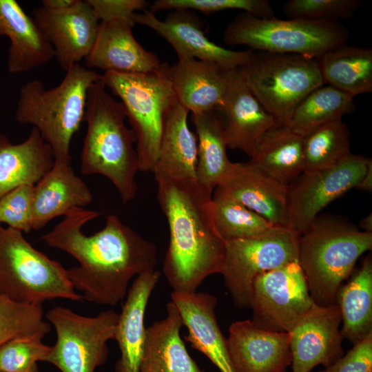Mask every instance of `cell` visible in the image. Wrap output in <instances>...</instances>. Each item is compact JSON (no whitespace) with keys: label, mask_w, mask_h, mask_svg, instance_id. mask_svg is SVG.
<instances>
[{"label":"cell","mask_w":372,"mask_h":372,"mask_svg":"<svg viewBox=\"0 0 372 372\" xmlns=\"http://www.w3.org/2000/svg\"><path fill=\"white\" fill-rule=\"evenodd\" d=\"M177 101L192 114L216 111L227 90L225 72L217 64L194 58L178 59L171 66Z\"/></svg>","instance_id":"obj_25"},{"label":"cell","mask_w":372,"mask_h":372,"mask_svg":"<svg viewBox=\"0 0 372 372\" xmlns=\"http://www.w3.org/2000/svg\"><path fill=\"white\" fill-rule=\"evenodd\" d=\"M212 211L217 231L225 240L263 234L276 225L238 201L214 189Z\"/></svg>","instance_id":"obj_35"},{"label":"cell","mask_w":372,"mask_h":372,"mask_svg":"<svg viewBox=\"0 0 372 372\" xmlns=\"http://www.w3.org/2000/svg\"><path fill=\"white\" fill-rule=\"evenodd\" d=\"M299 239L289 227L276 226L260 236L225 241L221 274L238 307H250L256 276L298 261Z\"/></svg>","instance_id":"obj_11"},{"label":"cell","mask_w":372,"mask_h":372,"mask_svg":"<svg viewBox=\"0 0 372 372\" xmlns=\"http://www.w3.org/2000/svg\"><path fill=\"white\" fill-rule=\"evenodd\" d=\"M160 276L159 271L150 269L136 276L130 286L114 337L121 352L116 372H138L146 338V307Z\"/></svg>","instance_id":"obj_23"},{"label":"cell","mask_w":372,"mask_h":372,"mask_svg":"<svg viewBox=\"0 0 372 372\" xmlns=\"http://www.w3.org/2000/svg\"><path fill=\"white\" fill-rule=\"evenodd\" d=\"M371 248L372 233L341 218L318 215L300 235L298 251V262L313 302L335 304L343 282L360 256Z\"/></svg>","instance_id":"obj_4"},{"label":"cell","mask_w":372,"mask_h":372,"mask_svg":"<svg viewBox=\"0 0 372 372\" xmlns=\"http://www.w3.org/2000/svg\"><path fill=\"white\" fill-rule=\"evenodd\" d=\"M171 301L177 307L188 331L184 337L195 349L205 355L220 372H236L229 355L227 340L216 317V297L207 292L173 291Z\"/></svg>","instance_id":"obj_21"},{"label":"cell","mask_w":372,"mask_h":372,"mask_svg":"<svg viewBox=\"0 0 372 372\" xmlns=\"http://www.w3.org/2000/svg\"><path fill=\"white\" fill-rule=\"evenodd\" d=\"M324 83L355 97L372 92V50L347 45L338 46L318 59Z\"/></svg>","instance_id":"obj_31"},{"label":"cell","mask_w":372,"mask_h":372,"mask_svg":"<svg viewBox=\"0 0 372 372\" xmlns=\"http://www.w3.org/2000/svg\"><path fill=\"white\" fill-rule=\"evenodd\" d=\"M352 96L325 84L308 94L295 107L288 125L304 137L320 126L353 111Z\"/></svg>","instance_id":"obj_33"},{"label":"cell","mask_w":372,"mask_h":372,"mask_svg":"<svg viewBox=\"0 0 372 372\" xmlns=\"http://www.w3.org/2000/svg\"><path fill=\"white\" fill-rule=\"evenodd\" d=\"M107 89L101 77L88 90L83 118L87 132L80 156L81 172L83 175L105 176L126 204L135 198L138 191L136 138L132 128L125 125L123 104Z\"/></svg>","instance_id":"obj_3"},{"label":"cell","mask_w":372,"mask_h":372,"mask_svg":"<svg viewBox=\"0 0 372 372\" xmlns=\"http://www.w3.org/2000/svg\"><path fill=\"white\" fill-rule=\"evenodd\" d=\"M167 316L146 329L138 372H205L188 353L180 338L183 325L176 305L167 304Z\"/></svg>","instance_id":"obj_26"},{"label":"cell","mask_w":372,"mask_h":372,"mask_svg":"<svg viewBox=\"0 0 372 372\" xmlns=\"http://www.w3.org/2000/svg\"><path fill=\"white\" fill-rule=\"evenodd\" d=\"M65 72L53 88L46 89L37 79L23 84L14 116L17 122L39 132L54 160L71 161L70 143L83 121L88 90L101 75L79 63Z\"/></svg>","instance_id":"obj_5"},{"label":"cell","mask_w":372,"mask_h":372,"mask_svg":"<svg viewBox=\"0 0 372 372\" xmlns=\"http://www.w3.org/2000/svg\"><path fill=\"white\" fill-rule=\"evenodd\" d=\"M50 330L44 320L43 304H21L0 294V346L16 338L45 336Z\"/></svg>","instance_id":"obj_36"},{"label":"cell","mask_w":372,"mask_h":372,"mask_svg":"<svg viewBox=\"0 0 372 372\" xmlns=\"http://www.w3.org/2000/svg\"><path fill=\"white\" fill-rule=\"evenodd\" d=\"M249 157L253 167L287 186L304 171L303 138L276 121L256 141Z\"/></svg>","instance_id":"obj_29"},{"label":"cell","mask_w":372,"mask_h":372,"mask_svg":"<svg viewBox=\"0 0 372 372\" xmlns=\"http://www.w3.org/2000/svg\"><path fill=\"white\" fill-rule=\"evenodd\" d=\"M41 334L8 340L0 346L1 372H39L38 362H45L50 347Z\"/></svg>","instance_id":"obj_37"},{"label":"cell","mask_w":372,"mask_h":372,"mask_svg":"<svg viewBox=\"0 0 372 372\" xmlns=\"http://www.w3.org/2000/svg\"><path fill=\"white\" fill-rule=\"evenodd\" d=\"M157 198L169 241L164 275L174 292L193 293L204 280L221 273L225 241L216 230L212 194L196 179L156 178Z\"/></svg>","instance_id":"obj_2"},{"label":"cell","mask_w":372,"mask_h":372,"mask_svg":"<svg viewBox=\"0 0 372 372\" xmlns=\"http://www.w3.org/2000/svg\"><path fill=\"white\" fill-rule=\"evenodd\" d=\"M359 227L362 231L372 233V214L364 217L359 223Z\"/></svg>","instance_id":"obj_45"},{"label":"cell","mask_w":372,"mask_h":372,"mask_svg":"<svg viewBox=\"0 0 372 372\" xmlns=\"http://www.w3.org/2000/svg\"><path fill=\"white\" fill-rule=\"evenodd\" d=\"M227 90L218 110L228 148L239 149L249 156L258 138L275 123L245 83L239 68L225 72Z\"/></svg>","instance_id":"obj_18"},{"label":"cell","mask_w":372,"mask_h":372,"mask_svg":"<svg viewBox=\"0 0 372 372\" xmlns=\"http://www.w3.org/2000/svg\"><path fill=\"white\" fill-rule=\"evenodd\" d=\"M101 21L123 19L133 21L135 11L148 5L145 0H86ZM134 22V21H133Z\"/></svg>","instance_id":"obj_42"},{"label":"cell","mask_w":372,"mask_h":372,"mask_svg":"<svg viewBox=\"0 0 372 372\" xmlns=\"http://www.w3.org/2000/svg\"><path fill=\"white\" fill-rule=\"evenodd\" d=\"M189 112L177 100L167 112L152 171L155 179H196L198 141L188 127Z\"/></svg>","instance_id":"obj_27"},{"label":"cell","mask_w":372,"mask_h":372,"mask_svg":"<svg viewBox=\"0 0 372 372\" xmlns=\"http://www.w3.org/2000/svg\"><path fill=\"white\" fill-rule=\"evenodd\" d=\"M239 70L265 110L287 125L297 105L325 84L318 59L299 54L258 51Z\"/></svg>","instance_id":"obj_9"},{"label":"cell","mask_w":372,"mask_h":372,"mask_svg":"<svg viewBox=\"0 0 372 372\" xmlns=\"http://www.w3.org/2000/svg\"><path fill=\"white\" fill-rule=\"evenodd\" d=\"M341 322L336 303L313 304L288 333L293 372H310L319 364L327 368L342 356Z\"/></svg>","instance_id":"obj_15"},{"label":"cell","mask_w":372,"mask_h":372,"mask_svg":"<svg viewBox=\"0 0 372 372\" xmlns=\"http://www.w3.org/2000/svg\"><path fill=\"white\" fill-rule=\"evenodd\" d=\"M0 294L21 304L61 298L81 302L67 269L35 249L20 231L0 225Z\"/></svg>","instance_id":"obj_7"},{"label":"cell","mask_w":372,"mask_h":372,"mask_svg":"<svg viewBox=\"0 0 372 372\" xmlns=\"http://www.w3.org/2000/svg\"><path fill=\"white\" fill-rule=\"evenodd\" d=\"M0 30L10 41L8 70L25 72L50 62L54 50L33 18L15 0H0Z\"/></svg>","instance_id":"obj_24"},{"label":"cell","mask_w":372,"mask_h":372,"mask_svg":"<svg viewBox=\"0 0 372 372\" xmlns=\"http://www.w3.org/2000/svg\"><path fill=\"white\" fill-rule=\"evenodd\" d=\"M302 138L305 173L330 168L351 153L350 133L342 119L325 123Z\"/></svg>","instance_id":"obj_34"},{"label":"cell","mask_w":372,"mask_h":372,"mask_svg":"<svg viewBox=\"0 0 372 372\" xmlns=\"http://www.w3.org/2000/svg\"><path fill=\"white\" fill-rule=\"evenodd\" d=\"M132 19L134 23L148 27L165 39L178 59L194 58L212 62L225 72L242 67L254 53L252 50H228L209 40L200 19L189 10H175L164 21L149 10H145L142 14L135 13Z\"/></svg>","instance_id":"obj_14"},{"label":"cell","mask_w":372,"mask_h":372,"mask_svg":"<svg viewBox=\"0 0 372 372\" xmlns=\"http://www.w3.org/2000/svg\"><path fill=\"white\" fill-rule=\"evenodd\" d=\"M363 192H371L372 190V161H369L364 174L355 187Z\"/></svg>","instance_id":"obj_44"},{"label":"cell","mask_w":372,"mask_h":372,"mask_svg":"<svg viewBox=\"0 0 372 372\" xmlns=\"http://www.w3.org/2000/svg\"><path fill=\"white\" fill-rule=\"evenodd\" d=\"M54 163L51 147L35 127L18 144L0 133V199L18 186L35 185Z\"/></svg>","instance_id":"obj_28"},{"label":"cell","mask_w":372,"mask_h":372,"mask_svg":"<svg viewBox=\"0 0 372 372\" xmlns=\"http://www.w3.org/2000/svg\"><path fill=\"white\" fill-rule=\"evenodd\" d=\"M79 1V0H43L42 7L49 10L60 11L72 8Z\"/></svg>","instance_id":"obj_43"},{"label":"cell","mask_w":372,"mask_h":372,"mask_svg":"<svg viewBox=\"0 0 372 372\" xmlns=\"http://www.w3.org/2000/svg\"><path fill=\"white\" fill-rule=\"evenodd\" d=\"M370 160L351 153L330 168L302 172L287 186V227L303 233L328 204L356 187Z\"/></svg>","instance_id":"obj_13"},{"label":"cell","mask_w":372,"mask_h":372,"mask_svg":"<svg viewBox=\"0 0 372 372\" xmlns=\"http://www.w3.org/2000/svg\"><path fill=\"white\" fill-rule=\"evenodd\" d=\"M276 226L287 227V186L249 162L232 163L215 189Z\"/></svg>","instance_id":"obj_19"},{"label":"cell","mask_w":372,"mask_h":372,"mask_svg":"<svg viewBox=\"0 0 372 372\" xmlns=\"http://www.w3.org/2000/svg\"><path fill=\"white\" fill-rule=\"evenodd\" d=\"M226 340L236 372H284L291 364L288 333L264 330L245 320L231 324Z\"/></svg>","instance_id":"obj_17"},{"label":"cell","mask_w":372,"mask_h":372,"mask_svg":"<svg viewBox=\"0 0 372 372\" xmlns=\"http://www.w3.org/2000/svg\"><path fill=\"white\" fill-rule=\"evenodd\" d=\"M101 77L106 87L120 99L135 134L139 171L152 172L165 117L177 100L171 65L161 63L145 73L106 72Z\"/></svg>","instance_id":"obj_6"},{"label":"cell","mask_w":372,"mask_h":372,"mask_svg":"<svg viewBox=\"0 0 372 372\" xmlns=\"http://www.w3.org/2000/svg\"><path fill=\"white\" fill-rule=\"evenodd\" d=\"M1 372V371H0Z\"/></svg>","instance_id":"obj_48"},{"label":"cell","mask_w":372,"mask_h":372,"mask_svg":"<svg viewBox=\"0 0 372 372\" xmlns=\"http://www.w3.org/2000/svg\"><path fill=\"white\" fill-rule=\"evenodd\" d=\"M100 215L97 211L74 208L41 240L78 261L79 265L67 269V273L83 300L116 306L126 297L134 278L155 269L157 248L114 214L107 216L103 229L85 234L83 227Z\"/></svg>","instance_id":"obj_1"},{"label":"cell","mask_w":372,"mask_h":372,"mask_svg":"<svg viewBox=\"0 0 372 372\" xmlns=\"http://www.w3.org/2000/svg\"><path fill=\"white\" fill-rule=\"evenodd\" d=\"M92 201L90 189L75 174L71 161L54 160L51 169L34 187L33 230H40L56 217L84 208Z\"/></svg>","instance_id":"obj_22"},{"label":"cell","mask_w":372,"mask_h":372,"mask_svg":"<svg viewBox=\"0 0 372 372\" xmlns=\"http://www.w3.org/2000/svg\"><path fill=\"white\" fill-rule=\"evenodd\" d=\"M346 28L337 21L304 19L258 17L242 12L226 28L224 41L245 45L252 50L295 54L318 59L324 53L345 44Z\"/></svg>","instance_id":"obj_8"},{"label":"cell","mask_w":372,"mask_h":372,"mask_svg":"<svg viewBox=\"0 0 372 372\" xmlns=\"http://www.w3.org/2000/svg\"><path fill=\"white\" fill-rule=\"evenodd\" d=\"M362 3L361 0H290L283 9L293 19L338 22L352 17Z\"/></svg>","instance_id":"obj_39"},{"label":"cell","mask_w":372,"mask_h":372,"mask_svg":"<svg viewBox=\"0 0 372 372\" xmlns=\"http://www.w3.org/2000/svg\"><path fill=\"white\" fill-rule=\"evenodd\" d=\"M284 372H287V371H284Z\"/></svg>","instance_id":"obj_47"},{"label":"cell","mask_w":372,"mask_h":372,"mask_svg":"<svg viewBox=\"0 0 372 372\" xmlns=\"http://www.w3.org/2000/svg\"><path fill=\"white\" fill-rule=\"evenodd\" d=\"M317 372H372V333L331 366Z\"/></svg>","instance_id":"obj_41"},{"label":"cell","mask_w":372,"mask_h":372,"mask_svg":"<svg viewBox=\"0 0 372 372\" xmlns=\"http://www.w3.org/2000/svg\"><path fill=\"white\" fill-rule=\"evenodd\" d=\"M152 13L167 10H196L211 14L226 10H242L263 19L275 17L267 0H157L150 6Z\"/></svg>","instance_id":"obj_38"},{"label":"cell","mask_w":372,"mask_h":372,"mask_svg":"<svg viewBox=\"0 0 372 372\" xmlns=\"http://www.w3.org/2000/svg\"><path fill=\"white\" fill-rule=\"evenodd\" d=\"M342 285L336 296L342 337L355 344L372 333V260L366 256Z\"/></svg>","instance_id":"obj_30"},{"label":"cell","mask_w":372,"mask_h":372,"mask_svg":"<svg viewBox=\"0 0 372 372\" xmlns=\"http://www.w3.org/2000/svg\"><path fill=\"white\" fill-rule=\"evenodd\" d=\"M131 21H100L97 36L85 59L89 68L121 73H145L157 69L161 61L134 38Z\"/></svg>","instance_id":"obj_20"},{"label":"cell","mask_w":372,"mask_h":372,"mask_svg":"<svg viewBox=\"0 0 372 372\" xmlns=\"http://www.w3.org/2000/svg\"><path fill=\"white\" fill-rule=\"evenodd\" d=\"M198 141L196 180L213 193L231 162L221 117L216 111L192 114Z\"/></svg>","instance_id":"obj_32"},{"label":"cell","mask_w":372,"mask_h":372,"mask_svg":"<svg viewBox=\"0 0 372 372\" xmlns=\"http://www.w3.org/2000/svg\"><path fill=\"white\" fill-rule=\"evenodd\" d=\"M1 36H3V34L2 32H1V30H0V37H1Z\"/></svg>","instance_id":"obj_46"},{"label":"cell","mask_w":372,"mask_h":372,"mask_svg":"<svg viewBox=\"0 0 372 372\" xmlns=\"http://www.w3.org/2000/svg\"><path fill=\"white\" fill-rule=\"evenodd\" d=\"M33 19L52 45L60 66L67 71L85 59L95 42L100 21L85 1L60 11L34 8Z\"/></svg>","instance_id":"obj_16"},{"label":"cell","mask_w":372,"mask_h":372,"mask_svg":"<svg viewBox=\"0 0 372 372\" xmlns=\"http://www.w3.org/2000/svg\"><path fill=\"white\" fill-rule=\"evenodd\" d=\"M34 185H21L0 199V225L29 233L32 228V202Z\"/></svg>","instance_id":"obj_40"},{"label":"cell","mask_w":372,"mask_h":372,"mask_svg":"<svg viewBox=\"0 0 372 372\" xmlns=\"http://www.w3.org/2000/svg\"><path fill=\"white\" fill-rule=\"evenodd\" d=\"M314 304L298 261L261 273L252 285V322L260 329L289 333Z\"/></svg>","instance_id":"obj_12"},{"label":"cell","mask_w":372,"mask_h":372,"mask_svg":"<svg viewBox=\"0 0 372 372\" xmlns=\"http://www.w3.org/2000/svg\"><path fill=\"white\" fill-rule=\"evenodd\" d=\"M118 316L112 309L85 316L63 307L50 309L45 318L56 340L45 362L61 372H94L107 360V342L114 340Z\"/></svg>","instance_id":"obj_10"}]
</instances>
